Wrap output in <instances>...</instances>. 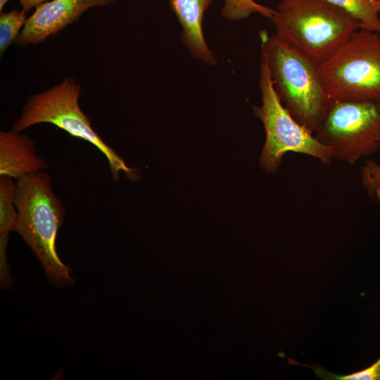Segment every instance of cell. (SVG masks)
<instances>
[{
    "label": "cell",
    "mask_w": 380,
    "mask_h": 380,
    "mask_svg": "<svg viewBox=\"0 0 380 380\" xmlns=\"http://www.w3.org/2000/svg\"><path fill=\"white\" fill-rule=\"evenodd\" d=\"M260 38L261 56L281 102L298 122L314 134L330 103L317 65L275 33L269 35L262 31Z\"/></svg>",
    "instance_id": "obj_2"
},
{
    "label": "cell",
    "mask_w": 380,
    "mask_h": 380,
    "mask_svg": "<svg viewBox=\"0 0 380 380\" xmlns=\"http://www.w3.org/2000/svg\"><path fill=\"white\" fill-rule=\"evenodd\" d=\"M361 181L367 194L380 202V165L372 159L362 167Z\"/></svg>",
    "instance_id": "obj_16"
},
{
    "label": "cell",
    "mask_w": 380,
    "mask_h": 380,
    "mask_svg": "<svg viewBox=\"0 0 380 380\" xmlns=\"http://www.w3.org/2000/svg\"><path fill=\"white\" fill-rule=\"evenodd\" d=\"M260 89L262 103L260 106H253V110L265 131V142L260 160L261 167L268 173H274L284 155L288 152L305 154L325 165L330 164L333 159L330 148L298 122L281 102L262 56Z\"/></svg>",
    "instance_id": "obj_6"
},
{
    "label": "cell",
    "mask_w": 380,
    "mask_h": 380,
    "mask_svg": "<svg viewBox=\"0 0 380 380\" xmlns=\"http://www.w3.org/2000/svg\"><path fill=\"white\" fill-rule=\"evenodd\" d=\"M80 94L79 84L72 78H65L49 89L32 95L20 118L12 125L11 130L20 132L35 124H53L71 136L95 146L106 157L114 180L119 179L121 171L129 179H138V170L129 167L92 128L89 118L80 107Z\"/></svg>",
    "instance_id": "obj_5"
},
{
    "label": "cell",
    "mask_w": 380,
    "mask_h": 380,
    "mask_svg": "<svg viewBox=\"0 0 380 380\" xmlns=\"http://www.w3.org/2000/svg\"><path fill=\"white\" fill-rule=\"evenodd\" d=\"M24 10H11L0 15V54L2 56L8 46L15 42L20 29L26 22ZM23 29V28H22Z\"/></svg>",
    "instance_id": "obj_14"
},
{
    "label": "cell",
    "mask_w": 380,
    "mask_h": 380,
    "mask_svg": "<svg viewBox=\"0 0 380 380\" xmlns=\"http://www.w3.org/2000/svg\"><path fill=\"white\" fill-rule=\"evenodd\" d=\"M317 70L330 101L380 102V33L356 30Z\"/></svg>",
    "instance_id": "obj_4"
},
{
    "label": "cell",
    "mask_w": 380,
    "mask_h": 380,
    "mask_svg": "<svg viewBox=\"0 0 380 380\" xmlns=\"http://www.w3.org/2000/svg\"><path fill=\"white\" fill-rule=\"evenodd\" d=\"M9 0H0V11H1L3 8L4 7L5 4L7 3V1Z\"/></svg>",
    "instance_id": "obj_19"
},
{
    "label": "cell",
    "mask_w": 380,
    "mask_h": 380,
    "mask_svg": "<svg viewBox=\"0 0 380 380\" xmlns=\"http://www.w3.org/2000/svg\"><path fill=\"white\" fill-rule=\"evenodd\" d=\"M271 20L277 35L317 65L362 28L357 19L326 0H281Z\"/></svg>",
    "instance_id": "obj_3"
},
{
    "label": "cell",
    "mask_w": 380,
    "mask_h": 380,
    "mask_svg": "<svg viewBox=\"0 0 380 380\" xmlns=\"http://www.w3.org/2000/svg\"><path fill=\"white\" fill-rule=\"evenodd\" d=\"M357 19L366 30L380 33V0H326Z\"/></svg>",
    "instance_id": "obj_11"
},
{
    "label": "cell",
    "mask_w": 380,
    "mask_h": 380,
    "mask_svg": "<svg viewBox=\"0 0 380 380\" xmlns=\"http://www.w3.org/2000/svg\"><path fill=\"white\" fill-rule=\"evenodd\" d=\"M256 13L271 19L275 9L260 4L254 0H224L222 8V15L229 20H242Z\"/></svg>",
    "instance_id": "obj_15"
},
{
    "label": "cell",
    "mask_w": 380,
    "mask_h": 380,
    "mask_svg": "<svg viewBox=\"0 0 380 380\" xmlns=\"http://www.w3.org/2000/svg\"><path fill=\"white\" fill-rule=\"evenodd\" d=\"M37 141L13 130L0 132V176L18 179L45 170L47 161L37 154Z\"/></svg>",
    "instance_id": "obj_9"
},
{
    "label": "cell",
    "mask_w": 380,
    "mask_h": 380,
    "mask_svg": "<svg viewBox=\"0 0 380 380\" xmlns=\"http://www.w3.org/2000/svg\"><path fill=\"white\" fill-rule=\"evenodd\" d=\"M288 362L292 365L310 368L317 377L324 380H380V357L369 367L348 374H336L317 364H303L292 358H289Z\"/></svg>",
    "instance_id": "obj_13"
},
{
    "label": "cell",
    "mask_w": 380,
    "mask_h": 380,
    "mask_svg": "<svg viewBox=\"0 0 380 380\" xmlns=\"http://www.w3.org/2000/svg\"><path fill=\"white\" fill-rule=\"evenodd\" d=\"M115 0H51L36 7L26 20L15 43L25 46L37 44L55 35L94 6H105Z\"/></svg>",
    "instance_id": "obj_8"
},
{
    "label": "cell",
    "mask_w": 380,
    "mask_h": 380,
    "mask_svg": "<svg viewBox=\"0 0 380 380\" xmlns=\"http://www.w3.org/2000/svg\"><path fill=\"white\" fill-rule=\"evenodd\" d=\"M15 204L17 232L40 260L50 281L58 287L70 286L75 279L56 250V238L63 224L65 208L45 171L16 179Z\"/></svg>",
    "instance_id": "obj_1"
},
{
    "label": "cell",
    "mask_w": 380,
    "mask_h": 380,
    "mask_svg": "<svg viewBox=\"0 0 380 380\" xmlns=\"http://www.w3.org/2000/svg\"><path fill=\"white\" fill-rule=\"evenodd\" d=\"M13 179L6 175L0 177V236H8L15 231L18 210L15 204Z\"/></svg>",
    "instance_id": "obj_12"
},
{
    "label": "cell",
    "mask_w": 380,
    "mask_h": 380,
    "mask_svg": "<svg viewBox=\"0 0 380 380\" xmlns=\"http://www.w3.org/2000/svg\"><path fill=\"white\" fill-rule=\"evenodd\" d=\"M213 0H169L182 27L181 38L195 59L209 65L217 60L203 34V15Z\"/></svg>",
    "instance_id": "obj_10"
},
{
    "label": "cell",
    "mask_w": 380,
    "mask_h": 380,
    "mask_svg": "<svg viewBox=\"0 0 380 380\" xmlns=\"http://www.w3.org/2000/svg\"><path fill=\"white\" fill-rule=\"evenodd\" d=\"M46 0H19L20 4L23 6V10L25 12L30 11L32 8L37 7Z\"/></svg>",
    "instance_id": "obj_18"
},
{
    "label": "cell",
    "mask_w": 380,
    "mask_h": 380,
    "mask_svg": "<svg viewBox=\"0 0 380 380\" xmlns=\"http://www.w3.org/2000/svg\"><path fill=\"white\" fill-rule=\"evenodd\" d=\"M6 243H0V281L1 288L10 289L13 286L15 279L10 273V267L6 257Z\"/></svg>",
    "instance_id": "obj_17"
},
{
    "label": "cell",
    "mask_w": 380,
    "mask_h": 380,
    "mask_svg": "<svg viewBox=\"0 0 380 380\" xmlns=\"http://www.w3.org/2000/svg\"><path fill=\"white\" fill-rule=\"evenodd\" d=\"M314 135L333 159L354 164L379 147L380 102L330 101Z\"/></svg>",
    "instance_id": "obj_7"
}]
</instances>
